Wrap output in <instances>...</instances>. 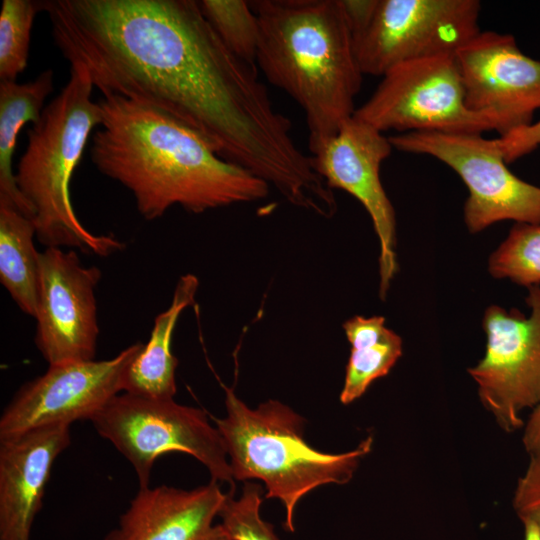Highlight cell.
Here are the masks:
<instances>
[{
  "label": "cell",
  "mask_w": 540,
  "mask_h": 540,
  "mask_svg": "<svg viewBox=\"0 0 540 540\" xmlns=\"http://www.w3.org/2000/svg\"><path fill=\"white\" fill-rule=\"evenodd\" d=\"M198 287L199 280L193 274L179 278L169 307L156 316L148 342L124 375L123 392L174 398L178 359L172 352L173 333L181 313L195 303Z\"/></svg>",
  "instance_id": "17"
},
{
  "label": "cell",
  "mask_w": 540,
  "mask_h": 540,
  "mask_svg": "<svg viewBox=\"0 0 540 540\" xmlns=\"http://www.w3.org/2000/svg\"><path fill=\"white\" fill-rule=\"evenodd\" d=\"M54 88V72L43 71L33 81L0 82V201L33 219V210L21 195L12 170L17 136L28 122L40 120L46 98Z\"/></svg>",
  "instance_id": "18"
},
{
  "label": "cell",
  "mask_w": 540,
  "mask_h": 540,
  "mask_svg": "<svg viewBox=\"0 0 540 540\" xmlns=\"http://www.w3.org/2000/svg\"><path fill=\"white\" fill-rule=\"evenodd\" d=\"M341 3L354 38L370 21L377 0H341Z\"/></svg>",
  "instance_id": "27"
},
{
  "label": "cell",
  "mask_w": 540,
  "mask_h": 540,
  "mask_svg": "<svg viewBox=\"0 0 540 540\" xmlns=\"http://www.w3.org/2000/svg\"><path fill=\"white\" fill-rule=\"evenodd\" d=\"M355 117L381 132L479 133L497 130L465 102L454 54L421 58L389 69Z\"/></svg>",
  "instance_id": "7"
},
{
  "label": "cell",
  "mask_w": 540,
  "mask_h": 540,
  "mask_svg": "<svg viewBox=\"0 0 540 540\" xmlns=\"http://www.w3.org/2000/svg\"><path fill=\"white\" fill-rule=\"evenodd\" d=\"M478 0H377L354 37L364 74L383 76L411 60L455 52L481 30Z\"/></svg>",
  "instance_id": "9"
},
{
  "label": "cell",
  "mask_w": 540,
  "mask_h": 540,
  "mask_svg": "<svg viewBox=\"0 0 540 540\" xmlns=\"http://www.w3.org/2000/svg\"><path fill=\"white\" fill-rule=\"evenodd\" d=\"M389 138L394 149L434 157L468 188L464 221L476 233L504 220L540 224V187L513 174L498 138L479 133L408 132Z\"/></svg>",
  "instance_id": "8"
},
{
  "label": "cell",
  "mask_w": 540,
  "mask_h": 540,
  "mask_svg": "<svg viewBox=\"0 0 540 540\" xmlns=\"http://www.w3.org/2000/svg\"><path fill=\"white\" fill-rule=\"evenodd\" d=\"M263 495V488L252 481L244 482L239 497L227 494L219 518L231 540H280L261 517Z\"/></svg>",
  "instance_id": "24"
},
{
  "label": "cell",
  "mask_w": 540,
  "mask_h": 540,
  "mask_svg": "<svg viewBox=\"0 0 540 540\" xmlns=\"http://www.w3.org/2000/svg\"><path fill=\"white\" fill-rule=\"evenodd\" d=\"M467 107L492 119L499 136L530 125L540 109V60L511 34L480 31L454 54Z\"/></svg>",
  "instance_id": "13"
},
{
  "label": "cell",
  "mask_w": 540,
  "mask_h": 540,
  "mask_svg": "<svg viewBox=\"0 0 540 540\" xmlns=\"http://www.w3.org/2000/svg\"><path fill=\"white\" fill-rule=\"evenodd\" d=\"M495 278L530 287L540 284V224L516 223L489 259Z\"/></svg>",
  "instance_id": "22"
},
{
  "label": "cell",
  "mask_w": 540,
  "mask_h": 540,
  "mask_svg": "<svg viewBox=\"0 0 540 540\" xmlns=\"http://www.w3.org/2000/svg\"><path fill=\"white\" fill-rule=\"evenodd\" d=\"M43 1L3 0L0 11V80L15 81L28 63L32 24Z\"/></svg>",
  "instance_id": "23"
},
{
  "label": "cell",
  "mask_w": 540,
  "mask_h": 540,
  "mask_svg": "<svg viewBox=\"0 0 540 540\" xmlns=\"http://www.w3.org/2000/svg\"><path fill=\"white\" fill-rule=\"evenodd\" d=\"M523 427L522 442L525 450L530 455L540 453V403L532 409Z\"/></svg>",
  "instance_id": "28"
},
{
  "label": "cell",
  "mask_w": 540,
  "mask_h": 540,
  "mask_svg": "<svg viewBox=\"0 0 540 540\" xmlns=\"http://www.w3.org/2000/svg\"><path fill=\"white\" fill-rule=\"evenodd\" d=\"M93 87L85 69L70 66L68 82L28 131L15 179L33 210L36 239L41 244L109 256L123 250L125 244L114 236L87 230L76 216L70 196L71 177L88 138L102 124L101 106L91 99Z\"/></svg>",
  "instance_id": "4"
},
{
  "label": "cell",
  "mask_w": 540,
  "mask_h": 540,
  "mask_svg": "<svg viewBox=\"0 0 540 540\" xmlns=\"http://www.w3.org/2000/svg\"><path fill=\"white\" fill-rule=\"evenodd\" d=\"M527 289L529 316L497 305L486 309L485 354L468 369L480 402L505 432L522 428V411L540 403V286Z\"/></svg>",
  "instance_id": "10"
},
{
  "label": "cell",
  "mask_w": 540,
  "mask_h": 540,
  "mask_svg": "<svg viewBox=\"0 0 540 540\" xmlns=\"http://www.w3.org/2000/svg\"><path fill=\"white\" fill-rule=\"evenodd\" d=\"M393 149L383 132L353 115L311 156L313 168L327 186L355 197L372 220L380 244L382 300L398 270L395 211L380 179L381 164Z\"/></svg>",
  "instance_id": "14"
},
{
  "label": "cell",
  "mask_w": 540,
  "mask_h": 540,
  "mask_svg": "<svg viewBox=\"0 0 540 540\" xmlns=\"http://www.w3.org/2000/svg\"><path fill=\"white\" fill-rule=\"evenodd\" d=\"M512 505L523 524H533L540 530V453L530 455L528 466L518 479Z\"/></svg>",
  "instance_id": "25"
},
{
  "label": "cell",
  "mask_w": 540,
  "mask_h": 540,
  "mask_svg": "<svg viewBox=\"0 0 540 540\" xmlns=\"http://www.w3.org/2000/svg\"><path fill=\"white\" fill-rule=\"evenodd\" d=\"M227 494L214 480L191 490L139 488L103 540H231L214 522Z\"/></svg>",
  "instance_id": "15"
},
{
  "label": "cell",
  "mask_w": 540,
  "mask_h": 540,
  "mask_svg": "<svg viewBox=\"0 0 540 540\" xmlns=\"http://www.w3.org/2000/svg\"><path fill=\"white\" fill-rule=\"evenodd\" d=\"M505 161L509 164L540 146V120L498 137Z\"/></svg>",
  "instance_id": "26"
},
{
  "label": "cell",
  "mask_w": 540,
  "mask_h": 540,
  "mask_svg": "<svg viewBox=\"0 0 540 540\" xmlns=\"http://www.w3.org/2000/svg\"><path fill=\"white\" fill-rule=\"evenodd\" d=\"M32 218L0 201V281L25 314L34 318L38 296V255Z\"/></svg>",
  "instance_id": "20"
},
{
  "label": "cell",
  "mask_w": 540,
  "mask_h": 540,
  "mask_svg": "<svg viewBox=\"0 0 540 540\" xmlns=\"http://www.w3.org/2000/svg\"><path fill=\"white\" fill-rule=\"evenodd\" d=\"M98 102L102 124L92 136L91 161L132 193L146 220L175 205L199 214L268 195L265 181L167 114L118 95Z\"/></svg>",
  "instance_id": "2"
},
{
  "label": "cell",
  "mask_w": 540,
  "mask_h": 540,
  "mask_svg": "<svg viewBox=\"0 0 540 540\" xmlns=\"http://www.w3.org/2000/svg\"><path fill=\"white\" fill-rule=\"evenodd\" d=\"M524 525V539L523 540H540V530L533 524Z\"/></svg>",
  "instance_id": "29"
},
{
  "label": "cell",
  "mask_w": 540,
  "mask_h": 540,
  "mask_svg": "<svg viewBox=\"0 0 540 540\" xmlns=\"http://www.w3.org/2000/svg\"><path fill=\"white\" fill-rule=\"evenodd\" d=\"M144 343L135 342L105 360L73 361L50 365L24 383L0 417V439L51 425L70 426L91 420L117 394Z\"/></svg>",
  "instance_id": "11"
},
{
  "label": "cell",
  "mask_w": 540,
  "mask_h": 540,
  "mask_svg": "<svg viewBox=\"0 0 540 540\" xmlns=\"http://www.w3.org/2000/svg\"><path fill=\"white\" fill-rule=\"evenodd\" d=\"M256 65L304 111L313 154L353 116L363 73L341 0L249 1Z\"/></svg>",
  "instance_id": "3"
},
{
  "label": "cell",
  "mask_w": 540,
  "mask_h": 540,
  "mask_svg": "<svg viewBox=\"0 0 540 540\" xmlns=\"http://www.w3.org/2000/svg\"><path fill=\"white\" fill-rule=\"evenodd\" d=\"M226 415L214 418L228 455L234 480H261L264 498L278 499L285 510L283 527L295 531V510L312 490L326 484H346L370 453L368 436L347 452L331 454L309 445L304 418L278 400L251 409L223 385Z\"/></svg>",
  "instance_id": "5"
},
{
  "label": "cell",
  "mask_w": 540,
  "mask_h": 540,
  "mask_svg": "<svg viewBox=\"0 0 540 540\" xmlns=\"http://www.w3.org/2000/svg\"><path fill=\"white\" fill-rule=\"evenodd\" d=\"M90 421L131 464L139 488L150 486L152 468L160 456L177 451L197 459L211 480L229 485L234 495L235 480L223 439L204 410L181 405L173 398L123 392Z\"/></svg>",
  "instance_id": "6"
},
{
  "label": "cell",
  "mask_w": 540,
  "mask_h": 540,
  "mask_svg": "<svg viewBox=\"0 0 540 540\" xmlns=\"http://www.w3.org/2000/svg\"><path fill=\"white\" fill-rule=\"evenodd\" d=\"M342 327L351 346L340 393V401L346 405L390 372L402 355V340L385 326L382 316H353Z\"/></svg>",
  "instance_id": "19"
},
{
  "label": "cell",
  "mask_w": 540,
  "mask_h": 540,
  "mask_svg": "<svg viewBox=\"0 0 540 540\" xmlns=\"http://www.w3.org/2000/svg\"><path fill=\"white\" fill-rule=\"evenodd\" d=\"M100 279L101 270L84 266L74 250L46 247L39 252L34 341L49 366L94 360Z\"/></svg>",
  "instance_id": "12"
},
{
  "label": "cell",
  "mask_w": 540,
  "mask_h": 540,
  "mask_svg": "<svg viewBox=\"0 0 540 540\" xmlns=\"http://www.w3.org/2000/svg\"><path fill=\"white\" fill-rule=\"evenodd\" d=\"M70 426L51 425L0 439V540H30L56 458Z\"/></svg>",
  "instance_id": "16"
},
{
  "label": "cell",
  "mask_w": 540,
  "mask_h": 540,
  "mask_svg": "<svg viewBox=\"0 0 540 540\" xmlns=\"http://www.w3.org/2000/svg\"><path fill=\"white\" fill-rule=\"evenodd\" d=\"M44 11L64 58L103 96L167 114L281 195L310 176V157L256 66L225 46L198 1L50 0Z\"/></svg>",
  "instance_id": "1"
},
{
  "label": "cell",
  "mask_w": 540,
  "mask_h": 540,
  "mask_svg": "<svg viewBox=\"0 0 540 540\" xmlns=\"http://www.w3.org/2000/svg\"><path fill=\"white\" fill-rule=\"evenodd\" d=\"M198 5L225 46L240 59L256 66L260 28L250 3L201 0Z\"/></svg>",
  "instance_id": "21"
}]
</instances>
